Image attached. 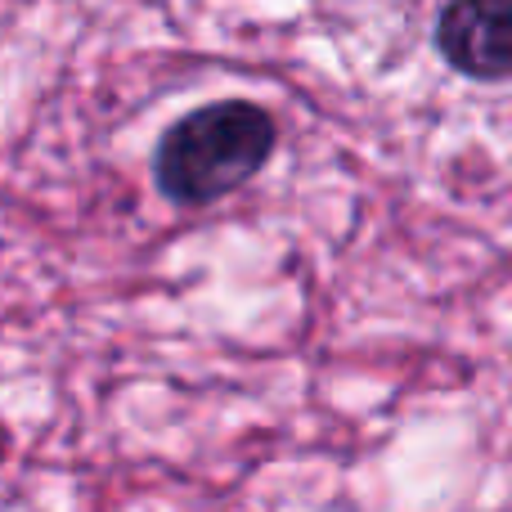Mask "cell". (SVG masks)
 Here are the masks:
<instances>
[{
    "label": "cell",
    "mask_w": 512,
    "mask_h": 512,
    "mask_svg": "<svg viewBox=\"0 0 512 512\" xmlns=\"http://www.w3.org/2000/svg\"><path fill=\"white\" fill-rule=\"evenodd\" d=\"M274 149V117L248 99L194 108L158 144V185L185 207L234 194L265 167Z\"/></svg>",
    "instance_id": "obj_1"
},
{
    "label": "cell",
    "mask_w": 512,
    "mask_h": 512,
    "mask_svg": "<svg viewBox=\"0 0 512 512\" xmlns=\"http://www.w3.org/2000/svg\"><path fill=\"white\" fill-rule=\"evenodd\" d=\"M436 41L468 77H512V0H450L436 23Z\"/></svg>",
    "instance_id": "obj_2"
}]
</instances>
